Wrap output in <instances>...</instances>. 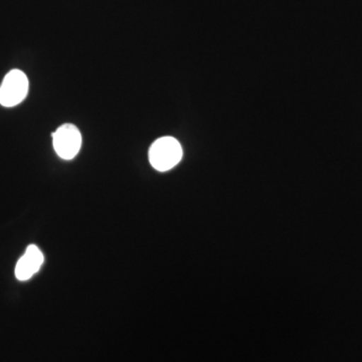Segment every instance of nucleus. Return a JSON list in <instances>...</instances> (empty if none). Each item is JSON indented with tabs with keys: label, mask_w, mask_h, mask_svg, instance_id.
<instances>
[{
	"label": "nucleus",
	"mask_w": 362,
	"mask_h": 362,
	"mask_svg": "<svg viewBox=\"0 0 362 362\" xmlns=\"http://www.w3.org/2000/svg\"><path fill=\"white\" fill-rule=\"evenodd\" d=\"M149 161L156 170H170L180 163L182 158V148L175 138L170 136L159 138L149 149Z\"/></svg>",
	"instance_id": "f257e3e1"
},
{
	"label": "nucleus",
	"mask_w": 362,
	"mask_h": 362,
	"mask_svg": "<svg viewBox=\"0 0 362 362\" xmlns=\"http://www.w3.org/2000/svg\"><path fill=\"white\" fill-rule=\"evenodd\" d=\"M28 92V78L23 71L13 70L4 77L0 86V104L4 107L16 106L25 99Z\"/></svg>",
	"instance_id": "f03ea898"
},
{
	"label": "nucleus",
	"mask_w": 362,
	"mask_h": 362,
	"mask_svg": "<svg viewBox=\"0 0 362 362\" xmlns=\"http://www.w3.org/2000/svg\"><path fill=\"white\" fill-rule=\"evenodd\" d=\"M52 136L54 151L62 159L71 160L77 156L82 146V135L77 126L64 124Z\"/></svg>",
	"instance_id": "7ed1b4c3"
},
{
	"label": "nucleus",
	"mask_w": 362,
	"mask_h": 362,
	"mask_svg": "<svg viewBox=\"0 0 362 362\" xmlns=\"http://www.w3.org/2000/svg\"><path fill=\"white\" fill-rule=\"evenodd\" d=\"M42 263H44V255L42 251L35 245H30L26 249L25 255L16 264V279L20 281H28L40 271Z\"/></svg>",
	"instance_id": "20e7f679"
}]
</instances>
